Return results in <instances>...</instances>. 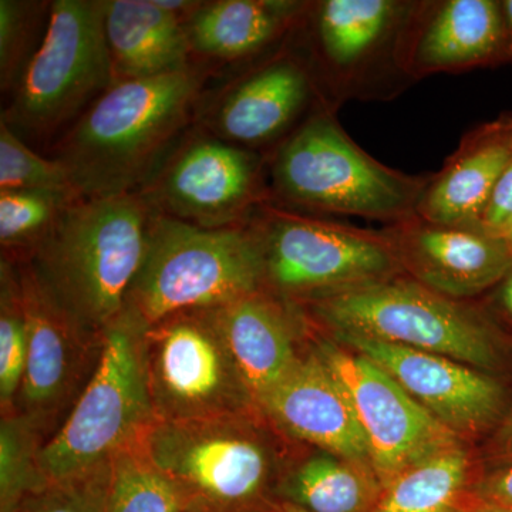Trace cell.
I'll return each mask as SVG.
<instances>
[{"mask_svg":"<svg viewBox=\"0 0 512 512\" xmlns=\"http://www.w3.org/2000/svg\"><path fill=\"white\" fill-rule=\"evenodd\" d=\"M211 67L113 83L53 153L83 198L137 192L195 123Z\"/></svg>","mask_w":512,"mask_h":512,"instance_id":"6da1fadb","label":"cell"},{"mask_svg":"<svg viewBox=\"0 0 512 512\" xmlns=\"http://www.w3.org/2000/svg\"><path fill=\"white\" fill-rule=\"evenodd\" d=\"M154 217L140 192L77 198L25 264L80 329L101 339L126 311Z\"/></svg>","mask_w":512,"mask_h":512,"instance_id":"7a4b0ae2","label":"cell"},{"mask_svg":"<svg viewBox=\"0 0 512 512\" xmlns=\"http://www.w3.org/2000/svg\"><path fill=\"white\" fill-rule=\"evenodd\" d=\"M271 204L318 215H352L394 224L416 214L430 177L387 167L357 146L322 107L268 158Z\"/></svg>","mask_w":512,"mask_h":512,"instance_id":"3957f363","label":"cell"},{"mask_svg":"<svg viewBox=\"0 0 512 512\" xmlns=\"http://www.w3.org/2000/svg\"><path fill=\"white\" fill-rule=\"evenodd\" d=\"M262 410L195 421L156 420L138 439L183 491L190 512H284L269 497L278 456Z\"/></svg>","mask_w":512,"mask_h":512,"instance_id":"277c9868","label":"cell"},{"mask_svg":"<svg viewBox=\"0 0 512 512\" xmlns=\"http://www.w3.org/2000/svg\"><path fill=\"white\" fill-rule=\"evenodd\" d=\"M262 289L261 252L248 224L210 229L156 214L126 309L150 328Z\"/></svg>","mask_w":512,"mask_h":512,"instance_id":"5b68a950","label":"cell"},{"mask_svg":"<svg viewBox=\"0 0 512 512\" xmlns=\"http://www.w3.org/2000/svg\"><path fill=\"white\" fill-rule=\"evenodd\" d=\"M292 302L330 333L436 353L476 369L497 363L493 335L476 313L417 281L390 276Z\"/></svg>","mask_w":512,"mask_h":512,"instance_id":"8992f818","label":"cell"},{"mask_svg":"<svg viewBox=\"0 0 512 512\" xmlns=\"http://www.w3.org/2000/svg\"><path fill=\"white\" fill-rule=\"evenodd\" d=\"M146 329L126 309L103 333L92 377L40 453L47 481L76 476L107 463L114 454L137 443L156 421L144 360Z\"/></svg>","mask_w":512,"mask_h":512,"instance_id":"52a82bcc","label":"cell"},{"mask_svg":"<svg viewBox=\"0 0 512 512\" xmlns=\"http://www.w3.org/2000/svg\"><path fill=\"white\" fill-rule=\"evenodd\" d=\"M106 0H53L49 26L0 121L23 141L49 143L114 83Z\"/></svg>","mask_w":512,"mask_h":512,"instance_id":"ba28073f","label":"cell"},{"mask_svg":"<svg viewBox=\"0 0 512 512\" xmlns=\"http://www.w3.org/2000/svg\"><path fill=\"white\" fill-rule=\"evenodd\" d=\"M258 242L266 291L291 301L394 276L400 265L386 235L262 205L248 222Z\"/></svg>","mask_w":512,"mask_h":512,"instance_id":"9c48e42d","label":"cell"},{"mask_svg":"<svg viewBox=\"0 0 512 512\" xmlns=\"http://www.w3.org/2000/svg\"><path fill=\"white\" fill-rule=\"evenodd\" d=\"M156 420L217 419L261 410L211 309L177 313L144 333Z\"/></svg>","mask_w":512,"mask_h":512,"instance_id":"30bf717a","label":"cell"},{"mask_svg":"<svg viewBox=\"0 0 512 512\" xmlns=\"http://www.w3.org/2000/svg\"><path fill=\"white\" fill-rule=\"evenodd\" d=\"M268 157L194 124L137 192L158 215L201 228L247 225L271 202Z\"/></svg>","mask_w":512,"mask_h":512,"instance_id":"8fae6325","label":"cell"},{"mask_svg":"<svg viewBox=\"0 0 512 512\" xmlns=\"http://www.w3.org/2000/svg\"><path fill=\"white\" fill-rule=\"evenodd\" d=\"M315 350L348 393L369 444L370 467L383 490L421 461L458 447V434L375 362L329 340Z\"/></svg>","mask_w":512,"mask_h":512,"instance_id":"7c38bea8","label":"cell"},{"mask_svg":"<svg viewBox=\"0 0 512 512\" xmlns=\"http://www.w3.org/2000/svg\"><path fill=\"white\" fill-rule=\"evenodd\" d=\"M16 266L28 325V363L16 412L49 440L92 377L103 338L80 329L47 295L28 265Z\"/></svg>","mask_w":512,"mask_h":512,"instance_id":"4fadbf2b","label":"cell"},{"mask_svg":"<svg viewBox=\"0 0 512 512\" xmlns=\"http://www.w3.org/2000/svg\"><path fill=\"white\" fill-rule=\"evenodd\" d=\"M316 93L302 57L282 52L232 80L212 101L202 97L197 126L234 146L278 147L302 121Z\"/></svg>","mask_w":512,"mask_h":512,"instance_id":"5bb4252c","label":"cell"},{"mask_svg":"<svg viewBox=\"0 0 512 512\" xmlns=\"http://www.w3.org/2000/svg\"><path fill=\"white\" fill-rule=\"evenodd\" d=\"M382 232L414 281L451 299L478 295L512 271L504 239L480 224H441L414 214Z\"/></svg>","mask_w":512,"mask_h":512,"instance_id":"9a60e30c","label":"cell"},{"mask_svg":"<svg viewBox=\"0 0 512 512\" xmlns=\"http://www.w3.org/2000/svg\"><path fill=\"white\" fill-rule=\"evenodd\" d=\"M332 336L345 348H352L386 370L454 433L485 429L501 412L503 389L476 367L436 353L350 333H332Z\"/></svg>","mask_w":512,"mask_h":512,"instance_id":"2e32d148","label":"cell"},{"mask_svg":"<svg viewBox=\"0 0 512 512\" xmlns=\"http://www.w3.org/2000/svg\"><path fill=\"white\" fill-rule=\"evenodd\" d=\"M403 30L397 63L412 76L456 73L512 63V42L503 3L447 0L421 6Z\"/></svg>","mask_w":512,"mask_h":512,"instance_id":"e0dca14e","label":"cell"},{"mask_svg":"<svg viewBox=\"0 0 512 512\" xmlns=\"http://www.w3.org/2000/svg\"><path fill=\"white\" fill-rule=\"evenodd\" d=\"M259 409L285 436L370 467L369 444L348 393L316 350L302 356Z\"/></svg>","mask_w":512,"mask_h":512,"instance_id":"ac0fdd59","label":"cell"},{"mask_svg":"<svg viewBox=\"0 0 512 512\" xmlns=\"http://www.w3.org/2000/svg\"><path fill=\"white\" fill-rule=\"evenodd\" d=\"M512 161V113L468 131L439 173L433 174L416 214L441 224H480Z\"/></svg>","mask_w":512,"mask_h":512,"instance_id":"d6986e66","label":"cell"},{"mask_svg":"<svg viewBox=\"0 0 512 512\" xmlns=\"http://www.w3.org/2000/svg\"><path fill=\"white\" fill-rule=\"evenodd\" d=\"M211 311L249 393L261 406L303 356L296 350L291 312L266 289Z\"/></svg>","mask_w":512,"mask_h":512,"instance_id":"ffe728a7","label":"cell"},{"mask_svg":"<svg viewBox=\"0 0 512 512\" xmlns=\"http://www.w3.org/2000/svg\"><path fill=\"white\" fill-rule=\"evenodd\" d=\"M308 5L278 0L201 2L184 22L192 60L210 66L254 59L295 29Z\"/></svg>","mask_w":512,"mask_h":512,"instance_id":"44dd1931","label":"cell"},{"mask_svg":"<svg viewBox=\"0 0 512 512\" xmlns=\"http://www.w3.org/2000/svg\"><path fill=\"white\" fill-rule=\"evenodd\" d=\"M104 35L114 83L194 66L184 22L157 0H106Z\"/></svg>","mask_w":512,"mask_h":512,"instance_id":"7402d4cb","label":"cell"},{"mask_svg":"<svg viewBox=\"0 0 512 512\" xmlns=\"http://www.w3.org/2000/svg\"><path fill=\"white\" fill-rule=\"evenodd\" d=\"M382 493L372 468L322 451L289 468L276 497L306 512H372Z\"/></svg>","mask_w":512,"mask_h":512,"instance_id":"603a6c76","label":"cell"},{"mask_svg":"<svg viewBox=\"0 0 512 512\" xmlns=\"http://www.w3.org/2000/svg\"><path fill=\"white\" fill-rule=\"evenodd\" d=\"M390 0H326L313 5L316 49L333 69L357 66L383 45L400 18Z\"/></svg>","mask_w":512,"mask_h":512,"instance_id":"cb8c5ba5","label":"cell"},{"mask_svg":"<svg viewBox=\"0 0 512 512\" xmlns=\"http://www.w3.org/2000/svg\"><path fill=\"white\" fill-rule=\"evenodd\" d=\"M467 476L466 451L450 448L394 478L372 512H454Z\"/></svg>","mask_w":512,"mask_h":512,"instance_id":"d4e9b609","label":"cell"},{"mask_svg":"<svg viewBox=\"0 0 512 512\" xmlns=\"http://www.w3.org/2000/svg\"><path fill=\"white\" fill-rule=\"evenodd\" d=\"M106 512H190V504L134 443L111 457Z\"/></svg>","mask_w":512,"mask_h":512,"instance_id":"484cf974","label":"cell"},{"mask_svg":"<svg viewBox=\"0 0 512 512\" xmlns=\"http://www.w3.org/2000/svg\"><path fill=\"white\" fill-rule=\"evenodd\" d=\"M77 198L53 192H0L2 261L16 265L28 262L67 205Z\"/></svg>","mask_w":512,"mask_h":512,"instance_id":"4316f807","label":"cell"},{"mask_svg":"<svg viewBox=\"0 0 512 512\" xmlns=\"http://www.w3.org/2000/svg\"><path fill=\"white\" fill-rule=\"evenodd\" d=\"M46 437L18 412L0 420V512H13L49 481L40 466Z\"/></svg>","mask_w":512,"mask_h":512,"instance_id":"83f0119b","label":"cell"},{"mask_svg":"<svg viewBox=\"0 0 512 512\" xmlns=\"http://www.w3.org/2000/svg\"><path fill=\"white\" fill-rule=\"evenodd\" d=\"M28 363V325L18 266L0 259V410L16 412Z\"/></svg>","mask_w":512,"mask_h":512,"instance_id":"f1b7e54d","label":"cell"},{"mask_svg":"<svg viewBox=\"0 0 512 512\" xmlns=\"http://www.w3.org/2000/svg\"><path fill=\"white\" fill-rule=\"evenodd\" d=\"M52 2L0 0V89L13 93L45 39Z\"/></svg>","mask_w":512,"mask_h":512,"instance_id":"f546056e","label":"cell"},{"mask_svg":"<svg viewBox=\"0 0 512 512\" xmlns=\"http://www.w3.org/2000/svg\"><path fill=\"white\" fill-rule=\"evenodd\" d=\"M36 191L80 197L55 157H43L0 121V192Z\"/></svg>","mask_w":512,"mask_h":512,"instance_id":"4dcf8cb0","label":"cell"},{"mask_svg":"<svg viewBox=\"0 0 512 512\" xmlns=\"http://www.w3.org/2000/svg\"><path fill=\"white\" fill-rule=\"evenodd\" d=\"M111 460L92 470L49 481L13 512H106Z\"/></svg>","mask_w":512,"mask_h":512,"instance_id":"1f68e13d","label":"cell"},{"mask_svg":"<svg viewBox=\"0 0 512 512\" xmlns=\"http://www.w3.org/2000/svg\"><path fill=\"white\" fill-rule=\"evenodd\" d=\"M512 217V161L500 183L495 188L493 197L481 217V227L490 229L497 234L501 227Z\"/></svg>","mask_w":512,"mask_h":512,"instance_id":"d6a6232c","label":"cell"},{"mask_svg":"<svg viewBox=\"0 0 512 512\" xmlns=\"http://www.w3.org/2000/svg\"><path fill=\"white\" fill-rule=\"evenodd\" d=\"M476 494L488 503L512 512V466L488 477L480 484Z\"/></svg>","mask_w":512,"mask_h":512,"instance_id":"836d02e7","label":"cell"},{"mask_svg":"<svg viewBox=\"0 0 512 512\" xmlns=\"http://www.w3.org/2000/svg\"><path fill=\"white\" fill-rule=\"evenodd\" d=\"M454 512H511L485 501L477 494H464Z\"/></svg>","mask_w":512,"mask_h":512,"instance_id":"e575fe53","label":"cell"},{"mask_svg":"<svg viewBox=\"0 0 512 512\" xmlns=\"http://www.w3.org/2000/svg\"><path fill=\"white\" fill-rule=\"evenodd\" d=\"M503 293H501V299H503L504 308L512 316V271L511 274L504 279Z\"/></svg>","mask_w":512,"mask_h":512,"instance_id":"d590c367","label":"cell"},{"mask_svg":"<svg viewBox=\"0 0 512 512\" xmlns=\"http://www.w3.org/2000/svg\"><path fill=\"white\" fill-rule=\"evenodd\" d=\"M501 440H503L505 450L512 456V413L508 417L507 423H505Z\"/></svg>","mask_w":512,"mask_h":512,"instance_id":"8d00e7d4","label":"cell"},{"mask_svg":"<svg viewBox=\"0 0 512 512\" xmlns=\"http://www.w3.org/2000/svg\"><path fill=\"white\" fill-rule=\"evenodd\" d=\"M497 234L504 239L505 244H507V247L510 248L512 254V217L510 218V220L505 222V224L503 225V227H501L500 231H498Z\"/></svg>","mask_w":512,"mask_h":512,"instance_id":"74e56055","label":"cell"},{"mask_svg":"<svg viewBox=\"0 0 512 512\" xmlns=\"http://www.w3.org/2000/svg\"><path fill=\"white\" fill-rule=\"evenodd\" d=\"M503 3L505 23H507L508 33H510L512 42V0H505Z\"/></svg>","mask_w":512,"mask_h":512,"instance_id":"f35d334b","label":"cell"},{"mask_svg":"<svg viewBox=\"0 0 512 512\" xmlns=\"http://www.w3.org/2000/svg\"><path fill=\"white\" fill-rule=\"evenodd\" d=\"M282 511L284 512H306L301 510V508L293 507L291 504H281Z\"/></svg>","mask_w":512,"mask_h":512,"instance_id":"ab89813d","label":"cell"}]
</instances>
